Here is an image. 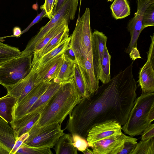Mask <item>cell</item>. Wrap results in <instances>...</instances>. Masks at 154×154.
Listing matches in <instances>:
<instances>
[{
	"mask_svg": "<svg viewBox=\"0 0 154 154\" xmlns=\"http://www.w3.org/2000/svg\"><path fill=\"white\" fill-rule=\"evenodd\" d=\"M142 140H146L154 137V124L151 123L140 134Z\"/></svg>",
	"mask_w": 154,
	"mask_h": 154,
	"instance_id": "8d00e7d4",
	"label": "cell"
},
{
	"mask_svg": "<svg viewBox=\"0 0 154 154\" xmlns=\"http://www.w3.org/2000/svg\"><path fill=\"white\" fill-rule=\"evenodd\" d=\"M28 132H26L17 138L14 145L10 152V154H15L19 148L28 138Z\"/></svg>",
	"mask_w": 154,
	"mask_h": 154,
	"instance_id": "d590c367",
	"label": "cell"
},
{
	"mask_svg": "<svg viewBox=\"0 0 154 154\" xmlns=\"http://www.w3.org/2000/svg\"><path fill=\"white\" fill-rule=\"evenodd\" d=\"M121 126L115 120L107 121L94 126L90 130L87 136L88 145L112 135H121Z\"/></svg>",
	"mask_w": 154,
	"mask_h": 154,
	"instance_id": "8fae6325",
	"label": "cell"
},
{
	"mask_svg": "<svg viewBox=\"0 0 154 154\" xmlns=\"http://www.w3.org/2000/svg\"><path fill=\"white\" fill-rule=\"evenodd\" d=\"M132 154H154V137L141 140L137 143Z\"/></svg>",
	"mask_w": 154,
	"mask_h": 154,
	"instance_id": "f1b7e54d",
	"label": "cell"
},
{
	"mask_svg": "<svg viewBox=\"0 0 154 154\" xmlns=\"http://www.w3.org/2000/svg\"><path fill=\"white\" fill-rule=\"evenodd\" d=\"M82 98L74 79L63 84L42 112L36 124L39 127L55 123L61 125Z\"/></svg>",
	"mask_w": 154,
	"mask_h": 154,
	"instance_id": "7a4b0ae2",
	"label": "cell"
},
{
	"mask_svg": "<svg viewBox=\"0 0 154 154\" xmlns=\"http://www.w3.org/2000/svg\"><path fill=\"white\" fill-rule=\"evenodd\" d=\"M16 140L13 129L3 119L0 117V146L9 152Z\"/></svg>",
	"mask_w": 154,
	"mask_h": 154,
	"instance_id": "d6986e66",
	"label": "cell"
},
{
	"mask_svg": "<svg viewBox=\"0 0 154 154\" xmlns=\"http://www.w3.org/2000/svg\"><path fill=\"white\" fill-rule=\"evenodd\" d=\"M82 1V0H80V1L79 7V16H78V17H80L79 13H80V9Z\"/></svg>",
	"mask_w": 154,
	"mask_h": 154,
	"instance_id": "f6af8a7d",
	"label": "cell"
},
{
	"mask_svg": "<svg viewBox=\"0 0 154 154\" xmlns=\"http://www.w3.org/2000/svg\"><path fill=\"white\" fill-rule=\"evenodd\" d=\"M45 14L46 13L45 11L43 9L42 10L41 12L37 15L29 25L25 29L22 31V35L27 32L34 25L40 21L43 17H44Z\"/></svg>",
	"mask_w": 154,
	"mask_h": 154,
	"instance_id": "74e56055",
	"label": "cell"
},
{
	"mask_svg": "<svg viewBox=\"0 0 154 154\" xmlns=\"http://www.w3.org/2000/svg\"><path fill=\"white\" fill-rule=\"evenodd\" d=\"M74 80L77 89L82 97L89 98L88 91L78 65L75 63V74Z\"/></svg>",
	"mask_w": 154,
	"mask_h": 154,
	"instance_id": "f546056e",
	"label": "cell"
},
{
	"mask_svg": "<svg viewBox=\"0 0 154 154\" xmlns=\"http://www.w3.org/2000/svg\"><path fill=\"white\" fill-rule=\"evenodd\" d=\"M111 56L105 46L104 48L98 79L102 84L108 82L111 79L110 60Z\"/></svg>",
	"mask_w": 154,
	"mask_h": 154,
	"instance_id": "484cf974",
	"label": "cell"
},
{
	"mask_svg": "<svg viewBox=\"0 0 154 154\" xmlns=\"http://www.w3.org/2000/svg\"><path fill=\"white\" fill-rule=\"evenodd\" d=\"M154 2V0H137V11L134 16L128 23L127 28L129 32L131 39L125 52L129 54L132 48H137V41L139 37L143 31L142 21L143 14L146 8Z\"/></svg>",
	"mask_w": 154,
	"mask_h": 154,
	"instance_id": "ba28073f",
	"label": "cell"
},
{
	"mask_svg": "<svg viewBox=\"0 0 154 154\" xmlns=\"http://www.w3.org/2000/svg\"><path fill=\"white\" fill-rule=\"evenodd\" d=\"M79 0H66L53 15L48 23L42 27L38 33L28 42L22 51L25 54L33 53V50L37 44L52 28L65 19L69 22L73 20L77 11Z\"/></svg>",
	"mask_w": 154,
	"mask_h": 154,
	"instance_id": "8992f818",
	"label": "cell"
},
{
	"mask_svg": "<svg viewBox=\"0 0 154 154\" xmlns=\"http://www.w3.org/2000/svg\"><path fill=\"white\" fill-rule=\"evenodd\" d=\"M63 84L57 78L52 80L46 91L32 106L28 112H32L42 106H46Z\"/></svg>",
	"mask_w": 154,
	"mask_h": 154,
	"instance_id": "44dd1931",
	"label": "cell"
},
{
	"mask_svg": "<svg viewBox=\"0 0 154 154\" xmlns=\"http://www.w3.org/2000/svg\"><path fill=\"white\" fill-rule=\"evenodd\" d=\"M71 134H65L61 136L55 145L57 154H77L78 150L73 144Z\"/></svg>",
	"mask_w": 154,
	"mask_h": 154,
	"instance_id": "7402d4cb",
	"label": "cell"
},
{
	"mask_svg": "<svg viewBox=\"0 0 154 154\" xmlns=\"http://www.w3.org/2000/svg\"><path fill=\"white\" fill-rule=\"evenodd\" d=\"M3 39V38L2 37H0V42H1V41H0V40H1L2 39Z\"/></svg>",
	"mask_w": 154,
	"mask_h": 154,
	"instance_id": "bcb514c9",
	"label": "cell"
},
{
	"mask_svg": "<svg viewBox=\"0 0 154 154\" xmlns=\"http://www.w3.org/2000/svg\"><path fill=\"white\" fill-rule=\"evenodd\" d=\"M64 59L63 53L51 59L44 64L37 67L35 84L49 82L56 78Z\"/></svg>",
	"mask_w": 154,
	"mask_h": 154,
	"instance_id": "4fadbf2b",
	"label": "cell"
},
{
	"mask_svg": "<svg viewBox=\"0 0 154 154\" xmlns=\"http://www.w3.org/2000/svg\"><path fill=\"white\" fill-rule=\"evenodd\" d=\"M21 32V29L19 27L15 26L13 29V35L10 36H5V37L6 38L8 37H20L22 35Z\"/></svg>",
	"mask_w": 154,
	"mask_h": 154,
	"instance_id": "60d3db41",
	"label": "cell"
},
{
	"mask_svg": "<svg viewBox=\"0 0 154 154\" xmlns=\"http://www.w3.org/2000/svg\"><path fill=\"white\" fill-rule=\"evenodd\" d=\"M17 102V99L8 93L0 98V117L10 124L13 122Z\"/></svg>",
	"mask_w": 154,
	"mask_h": 154,
	"instance_id": "ffe728a7",
	"label": "cell"
},
{
	"mask_svg": "<svg viewBox=\"0 0 154 154\" xmlns=\"http://www.w3.org/2000/svg\"><path fill=\"white\" fill-rule=\"evenodd\" d=\"M79 67L86 88L90 96L96 92L99 87V80L96 75L93 61L85 60L77 64Z\"/></svg>",
	"mask_w": 154,
	"mask_h": 154,
	"instance_id": "2e32d148",
	"label": "cell"
},
{
	"mask_svg": "<svg viewBox=\"0 0 154 154\" xmlns=\"http://www.w3.org/2000/svg\"><path fill=\"white\" fill-rule=\"evenodd\" d=\"M18 48L0 42V64L20 56Z\"/></svg>",
	"mask_w": 154,
	"mask_h": 154,
	"instance_id": "4316f807",
	"label": "cell"
},
{
	"mask_svg": "<svg viewBox=\"0 0 154 154\" xmlns=\"http://www.w3.org/2000/svg\"><path fill=\"white\" fill-rule=\"evenodd\" d=\"M2 67V66H0V67Z\"/></svg>",
	"mask_w": 154,
	"mask_h": 154,
	"instance_id": "7dc6e473",
	"label": "cell"
},
{
	"mask_svg": "<svg viewBox=\"0 0 154 154\" xmlns=\"http://www.w3.org/2000/svg\"><path fill=\"white\" fill-rule=\"evenodd\" d=\"M133 62L108 82L102 84L89 98L82 97L69 114L64 130L86 139L90 130L100 123L115 120L123 125L137 96V82L133 76Z\"/></svg>",
	"mask_w": 154,
	"mask_h": 154,
	"instance_id": "6da1fadb",
	"label": "cell"
},
{
	"mask_svg": "<svg viewBox=\"0 0 154 154\" xmlns=\"http://www.w3.org/2000/svg\"><path fill=\"white\" fill-rule=\"evenodd\" d=\"M38 66L37 62L32 65L30 72L24 78L13 85L5 87L7 93L17 99L16 104L36 85L35 80Z\"/></svg>",
	"mask_w": 154,
	"mask_h": 154,
	"instance_id": "7c38bea8",
	"label": "cell"
},
{
	"mask_svg": "<svg viewBox=\"0 0 154 154\" xmlns=\"http://www.w3.org/2000/svg\"><path fill=\"white\" fill-rule=\"evenodd\" d=\"M107 36L102 32L95 30L92 34V47L94 71L98 79Z\"/></svg>",
	"mask_w": 154,
	"mask_h": 154,
	"instance_id": "9a60e30c",
	"label": "cell"
},
{
	"mask_svg": "<svg viewBox=\"0 0 154 154\" xmlns=\"http://www.w3.org/2000/svg\"><path fill=\"white\" fill-rule=\"evenodd\" d=\"M147 52V60L141 68L137 82L142 93L154 92V34Z\"/></svg>",
	"mask_w": 154,
	"mask_h": 154,
	"instance_id": "9c48e42d",
	"label": "cell"
},
{
	"mask_svg": "<svg viewBox=\"0 0 154 154\" xmlns=\"http://www.w3.org/2000/svg\"><path fill=\"white\" fill-rule=\"evenodd\" d=\"M75 74V63L70 59L65 57L56 78L62 84L73 81Z\"/></svg>",
	"mask_w": 154,
	"mask_h": 154,
	"instance_id": "603a6c76",
	"label": "cell"
},
{
	"mask_svg": "<svg viewBox=\"0 0 154 154\" xmlns=\"http://www.w3.org/2000/svg\"><path fill=\"white\" fill-rule=\"evenodd\" d=\"M73 139V144L78 150L82 152L89 147L86 139L79 135H72Z\"/></svg>",
	"mask_w": 154,
	"mask_h": 154,
	"instance_id": "e575fe53",
	"label": "cell"
},
{
	"mask_svg": "<svg viewBox=\"0 0 154 154\" xmlns=\"http://www.w3.org/2000/svg\"><path fill=\"white\" fill-rule=\"evenodd\" d=\"M64 57L68 58L76 63L77 61L74 53L72 50L69 46L63 52Z\"/></svg>",
	"mask_w": 154,
	"mask_h": 154,
	"instance_id": "f35d334b",
	"label": "cell"
},
{
	"mask_svg": "<svg viewBox=\"0 0 154 154\" xmlns=\"http://www.w3.org/2000/svg\"><path fill=\"white\" fill-rule=\"evenodd\" d=\"M129 54L130 58L133 61L137 59L142 58L137 48H132Z\"/></svg>",
	"mask_w": 154,
	"mask_h": 154,
	"instance_id": "ab89813d",
	"label": "cell"
},
{
	"mask_svg": "<svg viewBox=\"0 0 154 154\" xmlns=\"http://www.w3.org/2000/svg\"><path fill=\"white\" fill-rule=\"evenodd\" d=\"M51 149L45 147L30 146L23 143L15 154H52Z\"/></svg>",
	"mask_w": 154,
	"mask_h": 154,
	"instance_id": "4dcf8cb0",
	"label": "cell"
},
{
	"mask_svg": "<svg viewBox=\"0 0 154 154\" xmlns=\"http://www.w3.org/2000/svg\"><path fill=\"white\" fill-rule=\"evenodd\" d=\"M0 154H10V152L6 149L0 146Z\"/></svg>",
	"mask_w": 154,
	"mask_h": 154,
	"instance_id": "7bdbcfd3",
	"label": "cell"
},
{
	"mask_svg": "<svg viewBox=\"0 0 154 154\" xmlns=\"http://www.w3.org/2000/svg\"><path fill=\"white\" fill-rule=\"evenodd\" d=\"M45 106L28 112L21 118L13 121L11 125L14 131L16 139L27 132L33 125L39 119Z\"/></svg>",
	"mask_w": 154,
	"mask_h": 154,
	"instance_id": "e0dca14e",
	"label": "cell"
},
{
	"mask_svg": "<svg viewBox=\"0 0 154 154\" xmlns=\"http://www.w3.org/2000/svg\"></svg>",
	"mask_w": 154,
	"mask_h": 154,
	"instance_id": "c3c4849f",
	"label": "cell"
},
{
	"mask_svg": "<svg viewBox=\"0 0 154 154\" xmlns=\"http://www.w3.org/2000/svg\"><path fill=\"white\" fill-rule=\"evenodd\" d=\"M50 82H42L36 85L16 104L13 121L21 118L29 112L32 106L46 91Z\"/></svg>",
	"mask_w": 154,
	"mask_h": 154,
	"instance_id": "30bf717a",
	"label": "cell"
},
{
	"mask_svg": "<svg viewBox=\"0 0 154 154\" xmlns=\"http://www.w3.org/2000/svg\"><path fill=\"white\" fill-rule=\"evenodd\" d=\"M58 0H45L43 5H42L40 8L44 10L46 13L44 17L50 19L53 16V11L58 2Z\"/></svg>",
	"mask_w": 154,
	"mask_h": 154,
	"instance_id": "836d02e7",
	"label": "cell"
},
{
	"mask_svg": "<svg viewBox=\"0 0 154 154\" xmlns=\"http://www.w3.org/2000/svg\"><path fill=\"white\" fill-rule=\"evenodd\" d=\"M154 26V2L149 5L143 14L142 29Z\"/></svg>",
	"mask_w": 154,
	"mask_h": 154,
	"instance_id": "d6a6232c",
	"label": "cell"
},
{
	"mask_svg": "<svg viewBox=\"0 0 154 154\" xmlns=\"http://www.w3.org/2000/svg\"><path fill=\"white\" fill-rule=\"evenodd\" d=\"M154 120V92L142 93L136 98L128 119L122 127L133 137L140 135Z\"/></svg>",
	"mask_w": 154,
	"mask_h": 154,
	"instance_id": "3957f363",
	"label": "cell"
},
{
	"mask_svg": "<svg viewBox=\"0 0 154 154\" xmlns=\"http://www.w3.org/2000/svg\"><path fill=\"white\" fill-rule=\"evenodd\" d=\"M36 122L27 132L29 136L23 143L30 146L53 148L64 134L61 125L55 123L39 127Z\"/></svg>",
	"mask_w": 154,
	"mask_h": 154,
	"instance_id": "52a82bcc",
	"label": "cell"
},
{
	"mask_svg": "<svg viewBox=\"0 0 154 154\" xmlns=\"http://www.w3.org/2000/svg\"><path fill=\"white\" fill-rule=\"evenodd\" d=\"M69 31L68 26L51 40L41 49L34 52L31 65L38 62L43 56L67 40L69 37Z\"/></svg>",
	"mask_w": 154,
	"mask_h": 154,
	"instance_id": "ac0fdd59",
	"label": "cell"
},
{
	"mask_svg": "<svg viewBox=\"0 0 154 154\" xmlns=\"http://www.w3.org/2000/svg\"><path fill=\"white\" fill-rule=\"evenodd\" d=\"M82 152L84 154H94L92 150L89 149L88 148H87Z\"/></svg>",
	"mask_w": 154,
	"mask_h": 154,
	"instance_id": "ee69618b",
	"label": "cell"
},
{
	"mask_svg": "<svg viewBox=\"0 0 154 154\" xmlns=\"http://www.w3.org/2000/svg\"><path fill=\"white\" fill-rule=\"evenodd\" d=\"M33 55L20 56L0 64V84L11 86L26 77L32 69Z\"/></svg>",
	"mask_w": 154,
	"mask_h": 154,
	"instance_id": "5b68a950",
	"label": "cell"
},
{
	"mask_svg": "<svg viewBox=\"0 0 154 154\" xmlns=\"http://www.w3.org/2000/svg\"><path fill=\"white\" fill-rule=\"evenodd\" d=\"M110 8L112 17L116 20L124 18L130 14V8L127 0H114Z\"/></svg>",
	"mask_w": 154,
	"mask_h": 154,
	"instance_id": "d4e9b609",
	"label": "cell"
},
{
	"mask_svg": "<svg viewBox=\"0 0 154 154\" xmlns=\"http://www.w3.org/2000/svg\"><path fill=\"white\" fill-rule=\"evenodd\" d=\"M122 135L124 139V146L118 154H132L138 143L137 139L128 136L123 133Z\"/></svg>",
	"mask_w": 154,
	"mask_h": 154,
	"instance_id": "1f68e13d",
	"label": "cell"
},
{
	"mask_svg": "<svg viewBox=\"0 0 154 154\" xmlns=\"http://www.w3.org/2000/svg\"><path fill=\"white\" fill-rule=\"evenodd\" d=\"M122 135H112L90 145L94 154H118L124 146Z\"/></svg>",
	"mask_w": 154,
	"mask_h": 154,
	"instance_id": "5bb4252c",
	"label": "cell"
},
{
	"mask_svg": "<svg viewBox=\"0 0 154 154\" xmlns=\"http://www.w3.org/2000/svg\"><path fill=\"white\" fill-rule=\"evenodd\" d=\"M69 23L65 19L52 28L35 46L33 53L40 50L52 38L64 30L68 26Z\"/></svg>",
	"mask_w": 154,
	"mask_h": 154,
	"instance_id": "cb8c5ba5",
	"label": "cell"
},
{
	"mask_svg": "<svg viewBox=\"0 0 154 154\" xmlns=\"http://www.w3.org/2000/svg\"><path fill=\"white\" fill-rule=\"evenodd\" d=\"M90 10L87 8L78 18L69 46L73 51L77 63L87 59L93 60Z\"/></svg>",
	"mask_w": 154,
	"mask_h": 154,
	"instance_id": "277c9868",
	"label": "cell"
},
{
	"mask_svg": "<svg viewBox=\"0 0 154 154\" xmlns=\"http://www.w3.org/2000/svg\"><path fill=\"white\" fill-rule=\"evenodd\" d=\"M71 38V36H69L67 40L43 56L37 62L38 67L45 63L55 57L63 53L68 47Z\"/></svg>",
	"mask_w": 154,
	"mask_h": 154,
	"instance_id": "83f0119b",
	"label": "cell"
},
{
	"mask_svg": "<svg viewBox=\"0 0 154 154\" xmlns=\"http://www.w3.org/2000/svg\"><path fill=\"white\" fill-rule=\"evenodd\" d=\"M66 0H58L57 5L54 10L53 15L64 3Z\"/></svg>",
	"mask_w": 154,
	"mask_h": 154,
	"instance_id": "b9f144b4",
	"label": "cell"
}]
</instances>
